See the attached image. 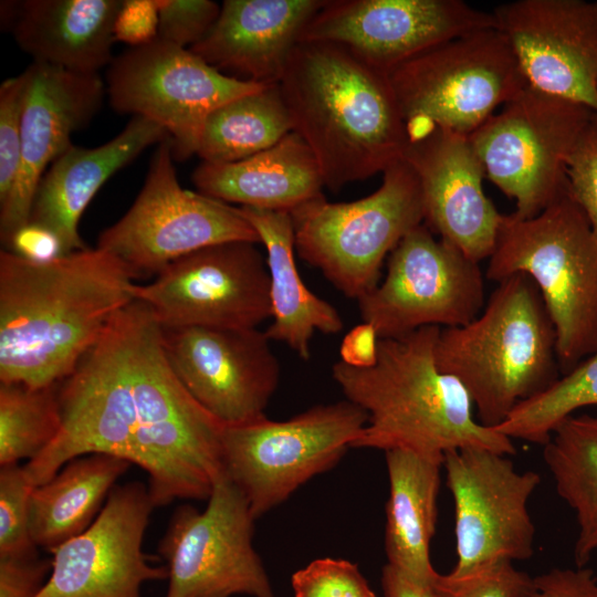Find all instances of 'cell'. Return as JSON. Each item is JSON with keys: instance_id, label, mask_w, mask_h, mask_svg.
<instances>
[{"instance_id": "obj_30", "label": "cell", "mask_w": 597, "mask_h": 597, "mask_svg": "<svg viewBox=\"0 0 597 597\" xmlns=\"http://www.w3.org/2000/svg\"><path fill=\"white\" fill-rule=\"evenodd\" d=\"M543 447L555 489L576 513L574 561L583 567L597 549V415L567 417Z\"/></svg>"}, {"instance_id": "obj_24", "label": "cell", "mask_w": 597, "mask_h": 597, "mask_svg": "<svg viewBox=\"0 0 597 597\" xmlns=\"http://www.w3.org/2000/svg\"><path fill=\"white\" fill-rule=\"evenodd\" d=\"M168 137L155 122L133 116L118 135L103 145L87 148L72 144L40 179L29 222L51 230L65 254L86 248L78 222L90 201L115 172Z\"/></svg>"}, {"instance_id": "obj_42", "label": "cell", "mask_w": 597, "mask_h": 597, "mask_svg": "<svg viewBox=\"0 0 597 597\" xmlns=\"http://www.w3.org/2000/svg\"><path fill=\"white\" fill-rule=\"evenodd\" d=\"M158 24L155 0H123L114 24L115 41L129 48L151 43L158 38Z\"/></svg>"}, {"instance_id": "obj_43", "label": "cell", "mask_w": 597, "mask_h": 597, "mask_svg": "<svg viewBox=\"0 0 597 597\" xmlns=\"http://www.w3.org/2000/svg\"><path fill=\"white\" fill-rule=\"evenodd\" d=\"M4 247L32 262H49L65 255L60 239L48 228L33 222L18 229Z\"/></svg>"}, {"instance_id": "obj_28", "label": "cell", "mask_w": 597, "mask_h": 597, "mask_svg": "<svg viewBox=\"0 0 597 597\" xmlns=\"http://www.w3.org/2000/svg\"><path fill=\"white\" fill-rule=\"evenodd\" d=\"M389 480L385 552L388 565L431 584L438 573L430 561L443 457L407 449L385 451Z\"/></svg>"}, {"instance_id": "obj_13", "label": "cell", "mask_w": 597, "mask_h": 597, "mask_svg": "<svg viewBox=\"0 0 597 597\" xmlns=\"http://www.w3.org/2000/svg\"><path fill=\"white\" fill-rule=\"evenodd\" d=\"M379 338L427 326H463L485 305L480 263L421 223L390 252L381 282L357 300Z\"/></svg>"}, {"instance_id": "obj_21", "label": "cell", "mask_w": 597, "mask_h": 597, "mask_svg": "<svg viewBox=\"0 0 597 597\" xmlns=\"http://www.w3.org/2000/svg\"><path fill=\"white\" fill-rule=\"evenodd\" d=\"M27 70L20 165L10 197L0 207L3 245L29 222L40 179L72 145V134L94 118L106 94L100 73H76L36 62Z\"/></svg>"}, {"instance_id": "obj_44", "label": "cell", "mask_w": 597, "mask_h": 597, "mask_svg": "<svg viewBox=\"0 0 597 597\" xmlns=\"http://www.w3.org/2000/svg\"><path fill=\"white\" fill-rule=\"evenodd\" d=\"M378 342L375 328L363 322L344 336L339 346V360L352 367H371L377 360Z\"/></svg>"}, {"instance_id": "obj_27", "label": "cell", "mask_w": 597, "mask_h": 597, "mask_svg": "<svg viewBox=\"0 0 597 597\" xmlns=\"http://www.w3.org/2000/svg\"><path fill=\"white\" fill-rule=\"evenodd\" d=\"M240 209L266 252L272 322L264 333L270 341L286 345L301 359L308 360L314 333L338 334L344 321L334 305L314 294L300 275L290 211Z\"/></svg>"}, {"instance_id": "obj_22", "label": "cell", "mask_w": 597, "mask_h": 597, "mask_svg": "<svg viewBox=\"0 0 597 597\" xmlns=\"http://www.w3.org/2000/svg\"><path fill=\"white\" fill-rule=\"evenodd\" d=\"M404 159L418 176L423 223L480 263L495 247L503 219L483 190V165L468 136L436 129L410 142Z\"/></svg>"}, {"instance_id": "obj_20", "label": "cell", "mask_w": 597, "mask_h": 597, "mask_svg": "<svg viewBox=\"0 0 597 597\" xmlns=\"http://www.w3.org/2000/svg\"><path fill=\"white\" fill-rule=\"evenodd\" d=\"M492 13L528 85L597 113V0H516Z\"/></svg>"}, {"instance_id": "obj_45", "label": "cell", "mask_w": 597, "mask_h": 597, "mask_svg": "<svg viewBox=\"0 0 597 597\" xmlns=\"http://www.w3.org/2000/svg\"><path fill=\"white\" fill-rule=\"evenodd\" d=\"M381 586L385 597H440L433 585L417 582L388 564L383 568Z\"/></svg>"}, {"instance_id": "obj_19", "label": "cell", "mask_w": 597, "mask_h": 597, "mask_svg": "<svg viewBox=\"0 0 597 597\" xmlns=\"http://www.w3.org/2000/svg\"><path fill=\"white\" fill-rule=\"evenodd\" d=\"M154 507L148 485L116 484L91 526L50 552L36 597H142L144 583L168 578L142 548Z\"/></svg>"}, {"instance_id": "obj_33", "label": "cell", "mask_w": 597, "mask_h": 597, "mask_svg": "<svg viewBox=\"0 0 597 597\" xmlns=\"http://www.w3.org/2000/svg\"><path fill=\"white\" fill-rule=\"evenodd\" d=\"M597 406V350L548 388L519 404L495 431L544 446L554 429L582 408Z\"/></svg>"}, {"instance_id": "obj_23", "label": "cell", "mask_w": 597, "mask_h": 597, "mask_svg": "<svg viewBox=\"0 0 597 597\" xmlns=\"http://www.w3.org/2000/svg\"><path fill=\"white\" fill-rule=\"evenodd\" d=\"M325 0H226L190 50L221 73L279 84L302 33Z\"/></svg>"}, {"instance_id": "obj_5", "label": "cell", "mask_w": 597, "mask_h": 597, "mask_svg": "<svg viewBox=\"0 0 597 597\" xmlns=\"http://www.w3.org/2000/svg\"><path fill=\"white\" fill-rule=\"evenodd\" d=\"M496 284L480 314L441 328L434 347L438 368L462 384L478 421L492 429L561 375L555 328L535 283L515 273Z\"/></svg>"}, {"instance_id": "obj_17", "label": "cell", "mask_w": 597, "mask_h": 597, "mask_svg": "<svg viewBox=\"0 0 597 597\" xmlns=\"http://www.w3.org/2000/svg\"><path fill=\"white\" fill-rule=\"evenodd\" d=\"M493 27L492 12L462 0H325L301 42L337 44L388 75L437 45Z\"/></svg>"}, {"instance_id": "obj_8", "label": "cell", "mask_w": 597, "mask_h": 597, "mask_svg": "<svg viewBox=\"0 0 597 597\" xmlns=\"http://www.w3.org/2000/svg\"><path fill=\"white\" fill-rule=\"evenodd\" d=\"M290 213L300 258L356 301L379 283L386 256L425 220L418 176L404 158L367 197L329 202L321 195Z\"/></svg>"}, {"instance_id": "obj_26", "label": "cell", "mask_w": 597, "mask_h": 597, "mask_svg": "<svg viewBox=\"0 0 597 597\" xmlns=\"http://www.w3.org/2000/svg\"><path fill=\"white\" fill-rule=\"evenodd\" d=\"M191 180L199 192L222 202L284 211L323 195L325 187L313 151L295 132L238 161H201Z\"/></svg>"}, {"instance_id": "obj_10", "label": "cell", "mask_w": 597, "mask_h": 597, "mask_svg": "<svg viewBox=\"0 0 597 597\" xmlns=\"http://www.w3.org/2000/svg\"><path fill=\"white\" fill-rule=\"evenodd\" d=\"M594 111L527 85L469 139L485 177L515 201L520 218L538 214L567 189V158Z\"/></svg>"}, {"instance_id": "obj_35", "label": "cell", "mask_w": 597, "mask_h": 597, "mask_svg": "<svg viewBox=\"0 0 597 597\" xmlns=\"http://www.w3.org/2000/svg\"><path fill=\"white\" fill-rule=\"evenodd\" d=\"M28 82L25 69L0 86V207L9 199L19 170Z\"/></svg>"}, {"instance_id": "obj_1", "label": "cell", "mask_w": 597, "mask_h": 597, "mask_svg": "<svg viewBox=\"0 0 597 597\" xmlns=\"http://www.w3.org/2000/svg\"><path fill=\"white\" fill-rule=\"evenodd\" d=\"M62 425L24 469L41 485L74 458L102 453L148 474L155 506L208 500L224 472L223 426L184 388L165 354L161 326L139 300L124 306L73 373L59 383Z\"/></svg>"}, {"instance_id": "obj_41", "label": "cell", "mask_w": 597, "mask_h": 597, "mask_svg": "<svg viewBox=\"0 0 597 597\" xmlns=\"http://www.w3.org/2000/svg\"><path fill=\"white\" fill-rule=\"evenodd\" d=\"M52 568L38 555L0 558V597H36Z\"/></svg>"}, {"instance_id": "obj_37", "label": "cell", "mask_w": 597, "mask_h": 597, "mask_svg": "<svg viewBox=\"0 0 597 597\" xmlns=\"http://www.w3.org/2000/svg\"><path fill=\"white\" fill-rule=\"evenodd\" d=\"M295 597H376L356 564L315 559L292 575Z\"/></svg>"}, {"instance_id": "obj_7", "label": "cell", "mask_w": 597, "mask_h": 597, "mask_svg": "<svg viewBox=\"0 0 597 597\" xmlns=\"http://www.w3.org/2000/svg\"><path fill=\"white\" fill-rule=\"evenodd\" d=\"M388 77L409 143L436 129L469 137L528 85L496 27L437 45Z\"/></svg>"}, {"instance_id": "obj_39", "label": "cell", "mask_w": 597, "mask_h": 597, "mask_svg": "<svg viewBox=\"0 0 597 597\" xmlns=\"http://www.w3.org/2000/svg\"><path fill=\"white\" fill-rule=\"evenodd\" d=\"M572 198L586 214L597 234V113L579 134L565 169Z\"/></svg>"}, {"instance_id": "obj_4", "label": "cell", "mask_w": 597, "mask_h": 597, "mask_svg": "<svg viewBox=\"0 0 597 597\" xmlns=\"http://www.w3.org/2000/svg\"><path fill=\"white\" fill-rule=\"evenodd\" d=\"M440 327L427 326L397 338H379L375 365L341 360L332 377L345 399L363 408L368 421L352 448L407 449L443 457L462 448L516 453L513 440L481 425L462 384L441 371L434 347Z\"/></svg>"}, {"instance_id": "obj_29", "label": "cell", "mask_w": 597, "mask_h": 597, "mask_svg": "<svg viewBox=\"0 0 597 597\" xmlns=\"http://www.w3.org/2000/svg\"><path fill=\"white\" fill-rule=\"evenodd\" d=\"M125 459L102 453L69 461L49 481L34 486L30 532L49 552L80 535L95 521L116 481L129 469Z\"/></svg>"}, {"instance_id": "obj_36", "label": "cell", "mask_w": 597, "mask_h": 597, "mask_svg": "<svg viewBox=\"0 0 597 597\" xmlns=\"http://www.w3.org/2000/svg\"><path fill=\"white\" fill-rule=\"evenodd\" d=\"M531 580L513 562L500 559L460 576L438 573L432 585L440 597H517Z\"/></svg>"}, {"instance_id": "obj_25", "label": "cell", "mask_w": 597, "mask_h": 597, "mask_svg": "<svg viewBox=\"0 0 597 597\" xmlns=\"http://www.w3.org/2000/svg\"><path fill=\"white\" fill-rule=\"evenodd\" d=\"M122 2L2 1L1 24L33 62L95 74L114 59V24Z\"/></svg>"}, {"instance_id": "obj_6", "label": "cell", "mask_w": 597, "mask_h": 597, "mask_svg": "<svg viewBox=\"0 0 597 597\" xmlns=\"http://www.w3.org/2000/svg\"><path fill=\"white\" fill-rule=\"evenodd\" d=\"M485 277L525 273L556 333L561 375L597 350V234L568 188L538 214H503Z\"/></svg>"}, {"instance_id": "obj_12", "label": "cell", "mask_w": 597, "mask_h": 597, "mask_svg": "<svg viewBox=\"0 0 597 597\" xmlns=\"http://www.w3.org/2000/svg\"><path fill=\"white\" fill-rule=\"evenodd\" d=\"M105 85L114 111L145 117L168 133L179 161L197 154L214 109L268 86L226 75L190 49L159 38L114 57Z\"/></svg>"}, {"instance_id": "obj_11", "label": "cell", "mask_w": 597, "mask_h": 597, "mask_svg": "<svg viewBox=\"0 0 597 597\" xmlns=\"http://www.w3.org/2000/svg\"><path fill=\"white\" fill-rule=\"evenodd\" d=\"M174 159L168 137L157 145L134 203L98 235L96 247L119 259L135 277L156 276L179 258L212 244L260 243L240 208L184 189Z\"/></svg>"}, {"instance_id": "obj_34", "label": "cell", "mask_w": 597, "mask_h": 597, "mask_svg": "<svg viewBox=\"0 0 597 597\" xmlns=\"http://www.w3.org/2000/svg\"><path fill=\"white\" fill-rule=\"evenodd\" d=\"M33 489L24 465L0 467V558L38 555L30 532Z\"/></svg>"}, {"instance_id": "obj_40", "label": "cell", "mask_w": 597, "mask_h": 597, "mask_svg": "<svg viewBox=\"0 0 597 597\" xmlns=\"http://www.w3.org/2000/svg\"><path fill=\"white\" fill-rule=\"evenodd\" d=\"M517 597H597V577L585 566L553 568L532 577Z\"/></svg>"}, {"instance_id": "obj_9", "label": "cell", "mask_w": 597, "mask_h": 597, "mask_svg": "<svg viewBox=\"0 0 597 597\" xmlns=\"http://www.w3.org/2000/svg\"><path fill=\"white\" fill-rule=\"evenodd\" d=\"M367 412L345 399L294 417L223 426L224 473L241 490L256 520L313 476L334 468L359 438Z\"/></svg>"}, {"instance_id": "obj_16", "label": "cell", "mask_w": 597, "mask_h": 597, "mask_svg": "<svg viewBox=\"0 0 597 597\" xmlns=\"http://www.w3.org/2000/svg\"><path fill=\"white\" fill-rule=\"evenodd\" d=\"M510 455L483 448L443 455L446 482L454 502L460 576L491 562L525 561L534 554L535 526L527 503L541 483L534 471L519 472Z\"/></svg>"}, {"instance_id": "obj_31", "label": "cell", "mask_w": 597, "mask_h": 597, "mask_svg": "<svg viewBox=\"0 0 597 597\" xmlns=\"http://www.w3.org/2000/svg\"><path fill=\"white\" fill-rule=\"evenodd\" d=\"M291 132L293 121L280 85H268L214 109L196 155L206 163H233L272 147Z\"/></svg>"}, {"instance_id": "obj_32", "label": "cell", "mask_w": 597, "mask_h": 597, "mask_svg": "<svg viewBox=\"0 0 597 597\" xmlns=\"http://www.w3.org/2000/svg\"><path fill=\"white\" fill-rule=\"evenodd\" d=\"M57 387L0 383V467L35 459L57 437L62 425Z\"/></svg>"}, {"instance_id": "obj_14", "label": "cell", "mask_w": 597, "mask_h": 597, "mask_svg": "<svg viewBox=\"0 0 597 597\" xmlns=\"http://www.w3.org/2000/svg\"><path fill=\"white\" fill-rule=\"evenodd\" d=\"M254 521L248 500L224 472L203 511L179 505L158 545L168 569L166 597H274L253 547Z\"/></svg>"}, {"instance_id": "obj_2", "label": "cell", "mask_w": 597, "mask_h": 597, "mask_svg": "<svg viewBox=\"0 0 597 597\" xmlns=\"http://www.w3.org/2000/svg\"><path fill=\"white\" fill-rule=\"evenodd\" d=\"M135 275L84 248L49 262L0 252V383L39 388L75 369L112 318L134 301Z\"/></svg>"}, {"instance_id": "obj_3", "label": "cell", "mask_w": 597, "mask_h": 597, "mask_svg": "<svg viewBox=\"0 0 597 597\" xmlns=\"http://www.w3.org/2000/svg\"><path fill=\"white\" fill-rule=\"evenodd\" d=\"M279 85L293 132L313 151L328 189L404 158L409 138L388 75L345 48L300 42Z\"/></svg>"}, {"instance_id": "obj_38", "label": "cell", "mask_w": 597, "mask_h": 597, "mask_svg": "<svg viewBox=\"0 0 597 597\" xmlns=\"http://www.w3.org/2000/svg\"><path fill=\"white\" fill-rule=\"evenodd\" d=\"M158 10V38L190 49L212 28L221 4L211 0H155Z\"/></svg>"}, {"instance_id": "obj_15", "label": "cell", "mask_w": 597, "mask_h": 597, "mask_svg": "<svg viewBox=\"0 0 597 597\" xmlns=\"http://www.w3.org/2000/svg\"><path fill=\"white\" fill-rule=\"evenodd\" d=\"M249 241H227L171 262L133 295L164 327L258 328L271 318L266 258Z\"/></svg>"}, {"instance_id": "obj_18", "label": "cell", "mask_w": 597, "mask_h": 597, "mask_svg": "<svg viewBox=\"0 0 597 597\" xmlns=\"http://www.w3.org/2000/svg\"><path fill=\"white\" fill-rule=\"evenodd\" d=\"M161 336L178 380L222 426L265 417L280 383L281 367L264 332L161 326Z\"/></svg>"}]
</instances>
